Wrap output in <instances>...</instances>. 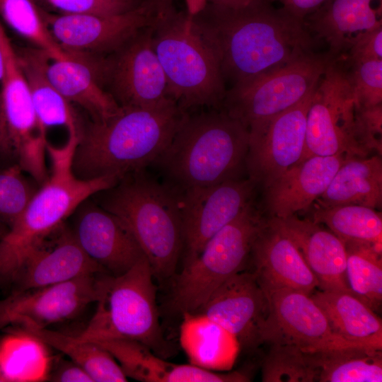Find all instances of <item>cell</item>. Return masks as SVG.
Instances as JSON below:
<instances>
[{
    "instance_id": "obj_16",
    "label": "cell",
    "mask_w": 382,
    "mask_h": 382,
    "mask_svg": "<svg viewBox=\"0 0 382 382\" xmlns=\"http://www.w3.org/2000/svg\"><path fill=\"white\" fill-rule=\"evenodd\" d=\"M265 294L269 313L262 331V343L286 344L306 352L356 345L334 333L311 295L290 289Z\"/></svg>"
},
{
    "instance_id": "obj_12",
    "label": "cell",
    "mask_w": 382,
    "mask_h": 382,
    "mask_svg": "<svg viewBox=\"0 0 382 382\" xmlns=\"http://www.w3.org/2000/svg\"><path fill=\"white\" fill-rule=\"evenodd\" d=\"M152 23L111 54L88 57L103 88L121 108L152 107L170 100L152 45Z\"/></svg>"
},
{
    "instance_id": "obj_33",
    "label": "cell",
    "mask_w": 382,
    "mask_h": 382,
    "mask_svg": "<svg viewBox=\"0 0 382 382\" xmlns=\"http://www.w3.org/2000/svg\"><path fill=\"white\" fill-rule=\"evenodd\" d=\"M346 276L352 294L374 312L382 302L381 243L347 242Z\"/></svg>"
},
{
    "instance_id": "obj_31",
    "label": "cell",
    "mask_w": 382,
    "mask_h": 382,
    "mask_svg": "<svg viewBox=\"0 0 382 382\" xmlns=\"http://www.w3.org/2000/svg\"><path fill=\"white\" fill-rule=\"evenodd\" d=\"M381 351L349 345L310 352L318 382H381Z\"/></svg>"
},
{
    "instance_id": "obj_43",
    "label": "cell",
    "mask_w": 382,
    "mask_h": 382,
    "mask_svg": "<svg viewBox=\"0 0 382 382\" xmlns=\"http://www.w3.org/2000/svg\"><path fill=\"white\" fill-rule=\"evenodd\" d=\"M278 1L286 11L303 21L304 18L317 10L326 0H272Z\"/></svg>"
},
{
    "instance_id": "obj_17",
    "label": "cell",
    "mask_w": 382,
    "mask_h": 382,
    "mask_svg": "<svg viewBox=\"0 0 382 382\" xmlns=\"http://www.w3.org/2000/svg\"><path fill=\"white\" fill-rule=\"evenodd\" d=\"M197 313L222 326L240 346L255 349L262 343L269 301L254 272L243 270L222 283Z\"/></svg>"
},
{
    "instance_id": "obj_42",
    "label": "cell",
    "mask_w": 382,
    "mask_h": 382,
    "mask_svg": "<svg viewBox=\"0 0 382 382\" xmlns=\"http://www.w3.org/2000/svg\"><path fill=\"white\" fill-rule=\"evenodd\" d=\"M47 381L93 382V380L82 367L71 360L54 357Z\"/></svg>"
},
{
    "instance_id": "obj_41",
    "label": "cell",
    "mask_w": 382,
    "mask_h": 382,
    "mask_svg": "<svg viewBox=\"0 0 382 382\" xmlns=\"http://www.w3.org/2000/svg\"><path fill=\"white\" fill-rule=\"evenodd\" d=\"M349 65L371 60H382V27L361 35L347 51Z\"/></svg>"
},
{
    "instance_id": "obj_24",
    "label": "cell",
    "mask_w": 382,
    "mask_h": 382,
    "mask_svg": "<svg viewBox=\"0 0 382 382\" xmlns=\"http://www.w3.org/2000/svg\"><path fill=\"white\" fill-rule=\"evenodd\" d=\"M381 17L382 0H326L303 22L326 42L327 54L341 60L361 35L382 27Z\"/></svg>"
},
{
    "instance_id": "obj_23",
    "label": "cell",
    "mask_w": 382,
    "mask_h": 382,
    "mask_svg": "<svg viewBox=\"0 0 382 382\" xmlns=\"http://www.w3.org/2000/svg\"><path fill=\"white\" fill-rule=\"evenodd\" d=\"M347 158L343 154L315 156L291 167L265 187L269 214L283 219L308 210Z\"/></svg>"
},
{
    "instance_id": "obj_1",
    "label": "cell",
    "mask_w": 382,
    "mask_h": 382,
    "mask_svg": "<svg viewBox=\"0 0 382 382\" xmlns=\"http://www.w3.org/2000/svg\"><path fill=\"white\" fill-rule=\"evenodd\" d=\"M272 1L257 0L238 7L207 1L190 15L224 81L233 85L313 52L314 41L304 22Z\"/></svg>"
},
{
    "instance_id": "obj_25",
    "label": "cell",
    "mask_w": 382,
    "mask_h": 382,
    "mask_svg": "<svg viewBox=\"0 0 382 382\" xmlns=\"http://www.w3.org/2000/svg\"><path fill=\"white\" fill-rule=\"evenodd\" d=\"M50 81L71 105L81 108L93 121H105L118 113L121 107L103 88L90 60L69 54L66 58L50 62Z\"/></svg>"
},
{
    "instance_id": "obj_34",
    "label": "cell",
    "mask_w": 382,
    "mask_h": 382,
    "mask_svg": "<svg viewBox=\"0 0 382 382\" xmlns=\"http://www.w3.org/2000/svg\"><path fill=\"white\" fill-rule=\"evenodd\" d=\"M311 220L326 225L344 243H381V214L374 209L357 204L318 206Z\"/></svg>"
},
{
    "instance_id": "obj_21",
    "label": "cell",
    "mask_w": 382,
    "mask_h": 382,
    "mask_svg": "<svg viewBox=\"0 0 382 382\" xmlns=\"http://www.w3.org/2000/svg\"><path fill=\"white\" fill-rule=\"evenodd\" d=\"M269 221L295 245L324 291L351 292L346 276L345 243L332 231L311 219L296 214L286 218L270 217Z\"/></svg>"
},
{
    "instance_id": "obj_45",
    "label": "cell",
    "mask_w": 382,
    "mask_h": 382,
    "mask_svg": "<svg viewBox=\"0 0 382 382\" xmlns=\"http://www.w3.org/2000/svg\"><path fill=\"white\" fill-rule=\"evenodd\" d=\"M207 0H185L187 12L194 15L199 11L207 4Z\"/></svg>"
},
{
    "instance_id": "obj_38",
    "label": "cell",
    "mask_w": 382,
    "mask_h": 382,
    "mask_svg": "<svg viewBox=\"0 0 382 382\" xmlns=\"http://www.w3.org/2000/svg\"><path fill=\"white\" fill-rule=\"evenodd\" d=\"M348 71L358 107L382 104V60L354 64Z\"/></svg>"
},
{
    "instance_id": "obj_26",
    "label": "cell",
    "mask_w": 382,
    "mask_h": 382,
    "mask_svg": "<svg viewBox=\"0 0 382 382\" xmlns=\"http://www.w3.org/2000/svg\"><path fill=\"white\" fill-rule=\"evenodd\" d=\"M16 51L42 129L46 132L53 126H64L68 134H79L82 119L47 77V67L52 60L48 54L36 47Z\"/></svg>"
},
{
    "instance_id": "obj_4",
    "label": "cell",
    "mask_w": 382,
    "mask_h": 382,
    "mask_svg": "<svg viewBox=\"0 0 382 382\" xmlns=\"http://www.w3.org/2000/svg\"><path fill=\"white\" fill-rule=\"evenodd\" d=\"M78 141V135L69 134L63 146L47 142L51 163L49 177L0 238V289L9 291L28 258L83 201L120 180L116 175L78 178L72 167Z\"/></svg>"
},
{
    "instance_id": "obj_37",
    "label": "cell",
    "mask_w": 382,
    "mask_h": 382,
    "mask_svg": "<svg viewBox=\"0 0 382 382\" xmlns=\"http://www.w3.org/2000/svg\"><path fill=\"white\" fill-rule=\"evenodd\" d=\"M25 174L16 164L0 166V225L7 229L21 215L38 189L35 181Z\"/></svg>"
},
{
    "instance_id": "obj_9",
    "label": "cell",
    "mask_w": 382,
    "mask_h": 382,
    "mask_svg": "<svg viewBox=\"0 0 382 382\" xmlns=\"http://www.w3.org/2000/svg\"><path fill=\"white\" fill-rule=\"evenodd\" d=\"M334 59L328 54H307L274 71L236 83L227 89L221 109L249 131L250 144L268 122L311 93Z\"/></svg>"
},
{
    "instance_id": "obj_46",
    "label": "cell",
    "mask_w": 382,
    "mask_h": 382,
    "mask_svg": "<svg viewBox=\"0 0 382 382\" xmlns=\"http://www.w3.org/2000/svg\"><path fill=\"white\" fill-rule=\"evenodd\" d=\"M257 0H207V1L212 3L231 7L245 6Z\"/></svg>"
},
{
    "instance_id": "obj_40",
    "label": "cell",
    "mask_w": 382,
    "mask_h": 382,
    "mask_svg": "<svg viewBox=\"0 0 382 382\" xmlns=\"http://www.w3.org/2000/svg\"><path fill=\"white\" fill-rule=\"evenodd\" d=\"M354 127L356 138L361 149L367 154L374 150L381 156L382 104L369 108H361L357 105Z\"/></svg>"
},
{
    "instance_id": "obj_39",
    "label": "cell",
    "mask_w": 382,
    "mask_h": 382,
    "mask_svg": "<svg viewBox=\"0 0 382 382\" xmlns=\"http://www.w3.org/2000/svg\"><path fill=\"white\" fill-rule=\"evenodd\" d=\"M58 11L60 14L112 16L140 6L139 0H35Z\"/></svg>"
},
{
    "instance_id": "obj_13",
    "label": "cell",
    "mask_w": 382,
    "mask_h": 382,
    "mask_svg": "<svg viewBox=\"0 0 382 382\" xmlns=\"http://www.w3.org/2000/svg\"><path fill=\"white\" fill-rule=\"evenodd\" d=\"M255 185L249 178H241L175 193L182 226L183 265L253 201Z\"/></svg>"
},
{
    "instance_id": "obj_3",
    "label": "cell",
    "mask_w": 382,
    "mask_h": 382,
    "mask_svg": "<svg viewBox=\"0 0 382 382\" xmlns=\"http://www.w3.org/2000/svg\"><path fill=\"white\" fill-rule=\"evenodd\" d=\"M249 131L223 109L190 114L149 166L175 193L241 178L246 170Z\"/></svg>"
},
{
    "instance_id": "obj_22",
    "label": "cell",
    "mask_w": 382,
    "mask_h": 382,
    "mask_svg": "<svg viewBox=\"0 0 382 382\" xmlns=\"http://www.w3.org/2000/svg\"><path fill=\"white\" fill-rule=\"evenodd\" d=\"M253 272L265 293L290 289L308 295L318 281L293 242L268 219L250 253Z\"/></svg>"
},
{
    "instance_id": "obj_35",
    "label": "cell",
    "mask_w": 382,
    "mask_h": 382,
    "mask_svg": "<svg viewBox=\"0 0 382 382\" xmlns=\"http://www.w3.org/2000/svg\"><path fill=\"white\" fill-rule=\"evenodd\" d=\"M0 21L47 52L52 60L69 56L52 37L35 0H0Z\"/></svg>"
},
{
    "instance_id": "obj_28",
    "label": "cell",
    "mask_w": 382,
    "mask_h": 382,
    "mask_svg": "<svg viewBox=\"0 0 382 382\" xmlns=\"http://www.w3.org/2000/svg\"><path fill=\"white\" fill-rule=\"evenodd\" d=\"M318 207L357 204L372 209L382 204L381 156L349 157L336 171L325 192L317 199Z\"/></svg>"
},
{
    "instance_id": "obj_6",
    "label": "cell",
    "mask_w": 382,
    "mask_h": 382,
    "mask_svg": "<svg viewBox=\"0 0 382 382\" xmlns=\"http://www.w3.org/2000/svg\"><path fill=\"white\" fill-rule=\"evenodd\" d=\"M152 45L163 69L167 93L184 111L220 109L226 88L219 62L194 25L176 10L154 16Z\"/></svg>"
},
{
    "instance_id": "obj_27",
    "label": "cell",
    "mask_w": 382,
    "mask_h": 382,
    "mask_svg": "<svg viewBox=\"0 0 382 382\" xmlns=\"http://www.w3.org/2000/svg\"><path fill=\"white\" fill-rule=\"evenodd\" d=\"M311 297L337 336L352 345L382 350L381 319L352 293L320 290Z\"/></svg>"
},
{
    "instance_id": "obj_44",
    "label": "cell",
    "mask_w": 382,
    "mask_h": 382,
    "mask_svg": "<svg viewBox=\"0 0 382 382\" xmlns=\"http://www.w3.org/2000/svg\"><path fill=\"white\" fill-rule=\"evenodd\" d=\"M141 5L147 6L155 16L166 15L173 10L174 0H139Z\"/></svg>"
},
{
    "instance_id": "obj_20",
    "label": "cell",
    "mask_w": 382,
    "mask_h": 382,
    "mask_svg": "<svg viewBox=\"0 0 382 382\" xmlns=\"http://www.w3.org/2000/svg\"><path fill=\"white\" fill-rule=\"evenodd\" d=\"M100 273L103 270L86 255L71 227L64 223L25 262L9 294Z\"/></svg>"
},
{
    "instance_id": "obj_19",
    "label": "cell",
    "mask_w": 382,
    "mask_h": 382,
    "mask_svg": "<svg viewBox=\"0 0 382 382\" xmlns=\"http://www.w3.org/2000/svg\"><path fill=\"white\" fill-rule=\"evenodd\" d=\"M73 214L70 227L77 242L105 274H122L144 256L128 228L96 202L87 199Z\"/></svg>"
},
{
    "instance_id": "obj_7",
    "label": "cell",
    "mask_w": 382,
    "mask_h": 382,
    "mask_svg": "<svg viewBox=\"0 0 382 382\" xmlns=\"http://www.w3.org/2000/svg\"><path fill=\"white\" fill-rule=\"evenodd\" d=\"M154 277L145 255L122 274H98L95 313L77 335L134 340L158 356L169 357L173 350L160 325Z\"/></svg>"
},
{
    "instance_id": "obj_32",
    "label": "cell",
    "mask_w": 382,
    "mask_h": 382,
    "mask_svg": "<svg viewBox=\"0 0 382 382\" xmlns=\"http://www.w3.org/2000/svg\"><path fill=\"white\" fill-rule=\"evenodd\" d=\"M23 329L82 367L91 376L93 382L127 381V377L112 355L93 341L81 338L77 335H70L49 328Z\"/></svg>"
},
{
    "instance_id": "obj_5",
    "label": "cell",
    "mask_w": 382,
    "mask_h": 382,
    "mask_svg": "<svg viewBox=\"0 0 382 382\" xmlns=\"http://www.w3.org/2000/svg\"><path fill=\"white\" fill-rule=\"evenodd\" d=\"M94 195L96 203L133 234L154 277H171L183 248L176 194L146 168L125 175L115 185Z\"/></svg>"
},
{
    "instance_id": "obj_8",
    "label": "cell",
    "mask_w": 382,
    "mask_h": 382,
    "mask_svg": "<svg viewBox=\"0 0 382 382\" xmlns=\"http://www.w3.org/2000/svg\"><path fill=\"white\" fill-rule=\"evenodd\" d=\"M267 221L253 201L250 202L207 242L191 262L183 265L174 282L171 307L181 314L198 312L222 283L244 270Z\"/></svg>"
},
{
    "instance_id": "obj_14",
    "label": "cell",
    "mask_w": 382,
    "mask_h": 382,
    "mask_svg": "<svg viewBox=\"0 0 382 382\" xmlns=\"http://www.w3.org/2000/svg\"><path fill=\"white\" fill-rule=\"evenodd\" d=\"M40 9L47 28L61 48L67 54L83 57L111 54L151 25L155 16L144 5L112 16L54 14L41 6Z\"/></svg>"
},
{
    "instance_id": "obj_36",
    "label": "cell",
    "mask_w": 382,
    "mask_h": 382,
    "mask_svg": "<svg viewBox=\"0 0 382 382\" xmlns=\"http://www.w3.org/2000/svg\"><path fill=\"white\" fill-rule=\"evenodd\" d=\"M262 361L263 382L318 381L311 352L286 344H270Z\"/></svg>"
},
{
    "instance_id": "obj_29",
    "label": "cell",
    "mask_w": 382,
    "mask_h": 382,
    "mask_svg": "<svg viewBox=\"0 0 382 382\" xmlns=\"http://www.w3.org/2000/svg\"><path fill=\"white\" fill-rule=\"evenodd\" d=\"M182 316L180 342L190 363L212 371L230 367L239 346L236 338L204 313Z\"/></svg>"
},
{
    "instance_id": "obj_15",
    "label": "cell",
    "mask_w": 382,
    "mask_h": 382,
    "mask_svg": "<svg viewBox=\"0 0 382 382\" xmlns=\"http://www.w3.org/2000/svg\"><path fill=\"white\" fill-rule=\"evenodd\" d=\"M98 274L8 294L0 300V330L47 328L77 317L96 301Z\"/></svg>"
},
{
    "instance_id": "obj_2",
    "label": "cell",
    "mask_w": 382,
    "mask_h": 382,
    "mask_svg": "<svg viewBox=\"0 0 382 382\" xmlns=\"http://www.w3.org/2000/svg\"><path fill=\"white\" fill-rule=\"evenodd\" d=\"M187 112L173 100L147 108H121L105 121L82 120L73 158L81 179L148 168L168 146Z\"/></svg>"
},
{
    "instance_id": "obj_30",
    "label": "cell",
    "mask_w": 382,
    "mask_h": 382,
    "mask_svg": "<svg viewBox=\"0 0 382 382\" xmlns=\"http://www.w3.org/2000/svg\"><path fill=\"white\" fill-rule=\"evenodd\" d=\"M0 382L47 381L54 359L51 347L21 328L2 329Z\"/></svg>"
},
{
    "instance_id": "obj_10",
    "label": "cell",
    "mask_w": 382,
    "mask_h": 382,
    "mask_svg": "<svg viewBox=\"0 0 382 382\" xmlns=\"http://www.w3.org/2000/svg\"><path fill=\"white\" fill-rule=\"evenodd\" d=\"M4 76L0 89V166L18 165L37 184L48 178L46 132L40 125L16 48L0 21Z\"/></svg>"
},
{
    "instance_id": "obj_11",
    "label": "cell",
    "mask_w": 382,
    "mask_h": 382,
    "mask_svg": "<svg viewBox=\"0 0 382 382\" xmlns=\"http://www.w3.org/2000/svg\"><path fill=\"white\" fill-rule=\"evenodd\" d=\"M356 108L349 71L340 60H332L313 94L301 161L315 156H367L355 135Z\"/></svg>"
},
{
    "instance_id": "obj_18",
    "label": "cell",
    "mask_w": 382,
    "mask_h": 382,
    "mask_svg": "<svg viewBox=\"0 0 382 382\" xmlns=\"http://www.w3.org/2000/svg\"><path fill=\"white\" fill-rule=\"evenodd\" d=\"M315 89L299 103L272 118L260 136L250 144L246 171L256 185L266 187L301 161L307 113Z\"/></svg>"
},
{
    "instance_id": "obj_48",
    "label": "cell",
    "mask_w": 382,
    "mask_h": 382,
    "mask_svg": "<svg viewBox=\"0 0 382 382\" xmlns=\"http://www.w3.org/2000/svg\"><path fill=\"white\" fill-rule=\"evenodd\" d=\"M7 228L0 225V238L6 233Z\"/></svg>"
},
{
    "instance_id": "obj_47",
    "label": "cell",
    "mask_w": 382,
    "mask_h": 382,
    "mask_svg": "<svg viewBox=\"0 0 382 382\" xmlns=\"http://www.w3.org/2000/svg\"><path fill=\"white\" fill-rule=\"evenodd\" d=\"M4 69H5L4 59V55H3L1 48L0 47V89H1V83L4 79Z\"/></svg>"
}]
</instances>
